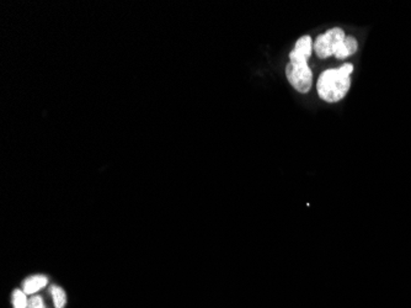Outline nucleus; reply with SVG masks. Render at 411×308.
I'll list each match as a JSON object with an SVG mask.
<instances>
[{
    "label": "nucleus",
    "instance_id": "f03ea898",
    "mask_svg": "<svg viewBox=\"0 0 411 308\" xmlns=\"http://www.w3.org/2000/svg\"><path fill=\"white\" fill-rule=\"evenodd\" d=\"M357 41L352 36H345V32L340 27H335L325 34L320 35L313 42V50L319 58H325L335 56L338 60H345L353 53H356Z\"/></svg>",
    "mask_w": 411,
    "mask_h": 308
},
{
    "label": "nucleus",
    "instance_id": "20e7f679",
    "mask_svg": "<svg viewBox=\"0 0 411 308\" xmlns=\"http://www.w3.org/2000/svg\"><path fill=\"white\" fill-rule=\"evenodd\" d=\"M47 277L43 276V275H35V276L29 277V279L25 280L24 285H22V290L26 295H32L35 292H37L38 290H41L42 287H45L47 285Z\"/></svg>",
    "mask_w": 411,
    "mask_h": 308
},
{
    "label": "nucleus",
    "instance_id": "39448f33",
    "mask_svg": "<svg viewBox=\"0 0 411 308\" xmlns=\"http://www.w3.org/2000/svg\"><path fill=\"white\" fill-rule=\"evenodd\" d=\"M51 294H52L53 302H55L56 307L57 308L64 307L65 302H67V296H65L64 291H63L60 287L52 286V289H51Z\"/></svg>",
    "mask_w": 411,
    "mask_h": 308
},
{
    "label": "nucleus",
    "instance_id": "0eeeda50",
    "mask_svg": "<svg viewBox=\"0 0 411 308\" xmlns=\"http://www.w3.org/2000/svg\"><path fill=\"white\" fill-rule=\"evenodd\" d=\"M27 308H45L42 297H40V296L31 297V299L29 300V307Z\"/></svg>",
    "mask_w": 411,
    "mask_h": 308
},
{
    "label": "nucleus",
    "instance_id": "423d86ee",
    "mask_svg": "<svg viewBox=\"0 0 411 308\" xmlns=\"http://www.w3.org/2000/svg\"><path fill=\"white\" fill-rule=\"evenodd\" d=\"M12 305L14 308H27L29 307V301H27L26 294L21 290H15L12 294Z\"/></svg>",
    "mask_w": 411,
    "mask_h": 308
},
{
    "label": "nucleus",
    "instance_id": "7ed1b4c3",
    "mask_svg": "<svg viewBox=\"0 0 411 308\" xmlns=\"http://www.w3.org/2000/svg\"><path fill=\"white\" fill-rule=\"evenodd\" d=\"M352 72L353 65L346 63L338 69H328L321 73L316 83V90L320 99L326 103H338L343 100L351 85L350 75Z\"/></svg>",
    "mask_w": 411,
    "mask_h": 308
},
{
    "label": "nucleus",
    "instance_id": "f257e3e1",
    "mask_svg": "<svg viewBox=\"0 0 411 308\" xmlns=\"http://www.w3.org/2000/svg\"><path fill=\"white\" fill-rule=\"evenodd\" d=\"M313 52V41L310 36H303L295 43L290 53L291 62L286 67V77L291 85L299 93H308L311 88L313 72L308 65V58Z\"/></svg>",
    "mask_w": 411,
    "mask_h": 308
}]
</instances>
